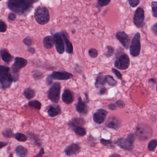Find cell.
<instances>
[{"label": "cell", "mask_w": 157, "mask_h": 157, "mask_svg": "<svg viewBox=\"0 0 157 157\" xmlns=\"http://www.w3.org/2000/svg\"><path fill=\"white\" fill-rule=\"evenodd\" d=\"M19 76V75L13 74L9 67L0 65V89L9 88L13 82L18 80Z\"/></svg>", "instance_id": "cell-1"}, {"label": "cell", "mask_w": 157, "mask_h": 157, "mask_svg": "<svg viewBox=\"0 0 157 157\" xmlns=\"http://www.w3.org/2000/svg\"><path fill=\"white\" fill-rule=\"evenodd\" d=\"M36 0H8V6L13 11L24 13L29 10Z\"/></svg>", "instance_id": "cell-2"}, {"label": "cell", "mask_w": 157, "mask_h": 157, "mask_svg": "<svg viewBox=\"0 0 157 157\" xmlns=\"http://www.w3.org/2000/svg\"><path fill=\"white\" fill-rule=\"evenodd\" d=\"M135 135L139 140L145 141L152 136L153 130L147 124H140L136 127Z\"/></svg>", "instance_id": "cell-3"}, {"label": "cell", "mask_w": 157, "mask_h": 157, "mask_svg": "<svg viewBox=\"0 0 157 157\" xmlns=\"http://www.w3.org/2000/svg\"><path fill=\"white\" fill-rule=\"evenodd\" d=\"M34 17L36 21L40 25H44L49 22V13L45 6H40L35 10Z\"/></svg>", "instance_id": "cell-4"}, {"label": "cell", "mask_w": 157, "mask_h": 157, "mask_svg": "<svg viewBox=\"0 0 157 157\" xmlns=\"http://www.w3.org/2000/svg\"><path fill=\"white\" fill-rule=\"evenodd\" d=\"M73 77V75L70 73L61 71H54L47 76L46 83L48 86H50L52 83V80H67Z\"/></svg>", "instance_id": "cell-5"}, {"label": "cell", "mask_w": 157, "mask_h": 157, "mask_svg": "<svg viewBox=\"0 0 157 157\" xmlns=\"http://www.w3.org/2000/svg\"><path fill=\"white\" fill-rule=\"evenodd\" d=\"M61 88L60 83L55 82L49 89L47 94L48 98L53 103L59 102L60 97Z\"/></svg>", "instance_id": "cell-6"}, {"label": "cell", "mask_w": 157, "mask_h": 157, "mask_svg": "<svg viewBox=\"0 0 157 157\" xmlns=\"http://www.w3.org/2000/svg\"><path fill=\"white\" fill-rule=\"evenodd\" d=\"M141 36L139 32L135 34L130 47V52L132 57H138L141 52Z\"/></svg>", "instance_id": "cell-7"}, {"label": "cell", "mask_w": 157, "mask_h": 157, "mask_svg": "<svg viewBox=\"0 0 157 157\" xmlns=\"http://www.w3.org/2000/svg\"><path fill=\"white\" fill-rule=\"evenodd\" d=\"M130 60L129 56L124 53L120 55L114 62L115 68L121 70H125L130 66Z\"/></svg>", "instance_id": "cell-8"}, {"label": "cell", "mask_w": 157, "mask_h": 157, "mask_svg": "<svg viewBox=\"0 0 157 157\" xmlns=\"http://www.w3.org/2000/svg\"><path fill=\"white\" fill-rule=\"evenodd\" d=\"M53 39L57 52L59 54H62L65 51V46L62 32H58L54 34Z\"/></svg>", "instance_id": "cell-9"}, {"label": "cell", "mask_w": 157, "mask_h": 157, "mask_svg": "<svg viewBox=\"0 0 157 157\" xmlns=\"http://www.w3.org/2000/svg\"><path fill=\"white\" fill-rule=\"evenodd\" d=\"M27 60L24 58L16 57L15 58L14 62L11 68V72L13 75H19V71L27 64Z\"/></svg>", "instance_id": "cell-10"}, {"label": "cell", "mask_w": 157, "mask_h": 157, "mask_svg": "<svg viewBox=\"0 0 157 157\" xmlns=\"http://www.w3.org/2000/svg\"><path fill=\"white\" fill-rule=\"evenodd\" d=\"M144 11L142 7H138L136 11L133 18L134 25L137 27H141L143 25L144 20Z\"/></svg>", "instance_id": "cell-11"}, {"label": "cell", "mask_w": 157, "mask_h": 157, "mask_svg": "<svg viewBox=\"0 0 157 157\" xmlns=\"http://www.w3.org/2000/svg\"><path fill=\"white\" fill-rule=\"evenodd\" d=\"M116 37L124 48L126 49L129 48L130 46V38L124 31H118L116 33Z\"/></svg>", "instance_id": "cell-12"}, {"label": "cell", "mask_w": 157, "mask_h": 157, "mask_svg": "<svg viewBox=\"0 0 157 157\" xmlns=\"http://www.w3.org/2000/svg\"><path fill=\"white\" fill-rule=\"evenodd\" d=\"M108 114V112L103 109H99L93 114L94 121L98 124H101L104 122Z\"/></svg>", "instance_id": "cell-13"}, {"label": "cell", "mask_w": 157, "mask_h": 157, "mask_svg": "<svg viewBox=\"0 0 157 157\" xmlns=\"http://www.w3.org/2000/svg\"><path fill=\"white\" fill-rule=\"evenodd\" d=\"M115 144L122 149L126 151H132L134 148L133 144L128 142L126 138H120L115 142Z\"/></svg>", "instance_id": "cell-14"}, {"label": "cell", "mask_w": 157, "mask_h": 157, "mask_svg": "<svg viewBox=\"0 0 157 157\" xmlns=\"http://www.w3.org/2000/svg\"><path fill=\"white\" fill-rule=\"evenodd\" d=\"M121 124V122L120 120L114 116L109 117L106 123V125L107 127L113 129H118Z\"/></svg>", "instance_id": "cell-15"}, {"label": "cell", "mask_w": 157, "mask_h": 157, "mask_svg": "<svg viewBox=\"0 0 157 157\" xmlns=\"http://www.w3.org/2000/svg\"><path fill=\"white\" fill-rule=\"evenodd\" d=\"M76 110L79 114L86 115L88 112V108L86 103L82 100L80 97L78 98V102L76 106Z\"/></svg>", "instance_id": "cell-16"}, {"label": "cell", "mask_w": 157, "mask_h": 157, "mask_svg": "<svg viewBox=\"0 0 157 157\" xmlns=\"http://www.w3.org/2000/svg\"><path fill=\"white\" fill-rule=\"evenodd\" d=\"M62 99L65 104H70L73 101L74 98L72 92L68 89H65L63 93Z\"/></svg>", "instance_id": "cell-17"}, {"label": "cell", "mask_w": 157, "mask_h": 157, "mask_svg": "<svg viewBox=\"0 0 157 157\" xmlns=\"http://www.w3.org/2000/svg\"><path fill=\"white\" fill-rule=\"evenodd\" d=\"M48 113L50 117H56L61 113V109L60 107L57 104L50 105L48 109Z\"/></svg>", "instance_id": "cell-18"}, {"label": "cell", "mask_w": 157, "mask_h": 157, "mask_svg": "<svg viewBox=\"0 0 157 157\" xmlns=\"http://www.w3.org/2000/svg\"><path fill=\"white\" fill-rule=\"evenodd\" d=\"M80 150V147L77 144H73L67 147L65 149V153L68 156L77 154Z\"/></svg>", "instance_id": "cell-19"}, {"label": "cell", "mask_w": 157, "mask_h": 157, "mask_svg": "<svg viewBox=\"0 0 157 157\" xmlns=\"http://www.w3.org/2000/svg\"><path fill=\"white\" fill-rule=\"evenodd\" d=\"M63 37L64 40V44L66 46V52L69 54H72L73 53V46L71 42L69 40L67 35L65 33L62 32Z\"/></svg>", "instance_id": "cell-20"}, {"label": "cell", "mask_w": 157, "mask_h": 157, "mask_svg": "<svg viewBox=\"0 0 157 157\" xmlns=\"http://www.w3.org/2000/svg\"><path fill=\"white\" fill-rule=\"evenodd\" d=\"M0 55L3 61L5 63H10L13 60V56L10 54L9 52L6 49H2L0 51Z\"/></svg>", "instance_id": "cell-21"}, {"label": "cell", "mask_w": 157, "mask_h": 157, "mask_svg": "<svg viewBox=\"0 0 157 157\" xmlns=\"http://www.w3.org/2000/svg\"><path fill=\"white\" fill-rule=\"evenodd\" d=\"M43 45L47 49H51L54 45L53 37L51 36H47L44 38L43 40Z\"/></svg>", "instance_id": "cell-22"}, {"label": "cell", "mask_w": 157, "mask_h": 157, "mask_svg": "<svg viewBox=\"0 0 157 157\" xmlns=\"http://www.w3.org/2000/svg\"><path fill=\"white\" fill-rule=\"evenodd\" d=\"M85 124V121L81 118H75L68 123V124L71 128L75 126H83Z\"/></svg>", "instance_id": "cell-23"}, {"label": "cell", "mask_w": 157, "mask_h": 157, "mask_svg": "<svg viewBox=\"0 0 157 157\" xmlns=\"http://www.w3.org/2000/svg\"><path fill=\"white\" fill-rule=\"evenodd\" d=\"M23 95L27 99H31L36 96V91L30 88H28L24 90Z\"/></svg>", "instance_id": "cell-24"}, {"label": "cell", "mask_w": 157, "mask_h": 157, "mask_svg": "<svg viewBox=\"0 0 157 157\" xmlns=\"http://www.w3.org/2000/svg\"><path fill=\"white\" fill-rule=\"evenodd\" d=\"M16 153L19 157H25L28 154L26 148L22 146H17L15 149Z\"/></svg>", "instance_id": "cell-25"}, {"label": "cell", "mask_w": 157, "mask_h": 157, "mask_svg": "<svg viewBox=\"0 0 157 157\" xmlns=\"http://www.w3.org/2000/svg\"><path fill=\"white\" fill-rule=\"evenodd\" d=\"M71 129L76 135L79 136H84L86 134V131L83 126H75Z\"/></svg>", "instance_id": "cell-26"}, {"label": "cell", "mask_w": 157, "mask_h": 157, "mask_svg": "<svg viewBox=\"0 0 157 157\" xmlns=\"http://www.w3.org/2000/svg\"><path fill=\"white\" fill-rule=\"evenodd\" d=\"M105 82L111 86H115L117 85V81L114 78L110 75H106L104 76Z\"/></svg>", "instance_id": "cell-27"}, {"label": "cell", "mask_w": 157, "mask_h": 157, "mask_svg": "<svg viewBox=\"0 0 157 157\" xmlns=\"http://www.w3.org/2000/svg\"><path fill=\"white\" fill-rule=\"evenodd\" d=\"M106 82L104 79V76L102 75H99L96 78L95 86L96 87L98 88L101 86H104L105 85Z\"/></svg>", "instance_id": "cell-28"}, {"label": "cell", "mask_w": 157, "mask_h": 157, "mask_svg": "<svg viewBox=\"0 0 157 157\" xmlns=\"http://www.w3.org/2000/svg\"><path fill=\"white\" fill-rule=\"evenodd\" d=\"M28 105L29 107L34 108L37 110H40L41 107V104L39 101L37 100H32L28 102Z\"/></svg>", "instance_id": "cell-29"}, {"label": "cell", "mask_w": 157, "mask_h": 157, "mask_svg": "<svg viewBox=\"0 0 157 157\" xmlns=\"http://www.w3.org/2000/svg\"><path fill=\"white\" fill-rule=\"evenodd\" d=\"M15 138L19 142H25L27 140L26 136L23 134L20 133H17L15 134Z\"/></svg>", "instance_id": "cell-30"}, {"label": "cell", "mask_w": 157, "mask_h": 157, "mask_svg": "<svg viewBox=\"0 0 157 157\" xmlns=\"http://www.w3.org/2000/svg\"><path fill=\"white\" fill-rule=\"evenodd\" d=\"M157 146V140L153 139L151 140L148 144V150L149 151H153L155 149Z\"/></svg>", "instance_id": "cell-31"}, {"label": "cell", "mask_w": 157, "mask_h": 157, "mask_svg": "<svg viewBox=\"0 0 157 157\" xmlns=\"http://www.w3.org/2000/svg\"><path fill=\"white\" fill-rule=\"evenodd\" d=\"M107 52L105 53V55L107 58H110L113 55L114 53V49L111 46H108L106 47Z\"/></svg>", "instance_id": "cell-32"}, {"label": "cell", "mask_w": 157, "mask_h": 157, "mask_svg": "<svg viewBox=\"0 0 157 157\" xmlns=\"http://www.w3.org/2000/svg\"><path fill=\"white\" fill-rule=\"evenodd\" d=\"M152 14L154 17L157 18V2H153L151 4Z\"/></svg>", "instance_id": "cell-33"}, {"label": "cell", "mask_w": 157, "mask_h": 157, "mask_svg": "<svg viewBox=\"0 0 157 157\" xmlns=\"http://www.w3.org/2000/svg\"><path fill=\"white\" fill-rule=\"evenodd\" d=\"M43 74L39 71H36L34 72V73L33 75V77L34 79L36 80H39L43 78Z\"/></svg>", "instance_id": "cell-34"}, {"label": "cell", "mask_w": 157, "mask_h": 157, "mask_svg": "<svg viewBox=\"0 0 157 157\" xmlns=\"http://www.w3.org/2000/svg\"><path fill=\"white\" fill-rule=\"evenodd\" d=\"M23 42L25 45L28 47H30L33 44L32 39L29 36H27L23 40Z\"/></svg>", "instance_id": "cell-35"}, {"label": "cell", "mask_w": 157, "mask_h": 157, "mask_svg": "<svg viewBox=\"0 0 157 157\" xmlns=\"http://www.w3.org/2000/svg\"><path fill=\"white\" fill-rule=\"evenodd\" d=\"M89 55L92 58H96L98 56V52L96 49L90 48L88 51Z\"/></svg>", "instance_id": "cell-36"}, {"label": "cell", "mask_w": 157, "mask_h": 157, "mask_svg": "<svg viewBox=\"0 0 157 157\" xmlns=\"http://www.w3.org/2000/svg\"><path fill=\"white\" fill-rule=\"evenodd\" d=\"M128 3L131 7H136L140 3V0H128Z\"/></svg>", "instance_id": "cell-37"}, {"label": "cell", "mask_w": 157, "mask_h": 157, "mask_svg": "<svg viewBox=\"0 0 157 157\" xmlns=\"http://www.w3.org/2000/svg\"><path fill=\"white\" fill-rule=\"evenodd\" d=\"M111 0H98V4L99 6H106L108 5L110 2Z\"/></svg>", "instance_id": "cell-38"}, {"label": "cell", "mask_w": 157, "mask_h": 157, "mask_svg": "<svg viewBox=\"0 0 157 157\" xmlns=\"http://www.w3.org/2000/svg\"><path fill=\"white\" fill-rule=\"evenodd\" d=\"M126 139L128 140V142H130L131 144H133L136 140V136L134 134L130 133L128 135Z\"/></svg>", "instance_id": "cell-39"}, {"label": "cell", "mask_w": 157, "mask_h": 157, "mask_svg": "<svg viewBox=\"0 0 157 157\" xmlns=\"http://www.w3.org/2000/svg\"><path fill=\"white\" fill-rule=\"evenodd\" d=\"M7 29V26L4 22L0 20V32L3 33L6 32Z\"/></svg>", "instance_id": "cell-40"}, {"label": "cell", "mask_w": 157, "mask_h": 157, "mask_svg": "<svg viewBox=\"0 0 157 157\" xmlns=\"http://www.w3.org/2000/svg\"><path fill=\"white\" fill-rule=\"evenodd\" d=\"M115 104H116L117 107L120 108V109H123L125 107V103L124 102V101L121 100L117 101L115 102Z\"/></svg>", "instance_id": "cell-41"}, {"label": "cell", "mask_w": 157, "mask_h": 157, "mask_svg": "<svg viewBox=\"0 0 157 157\" xmlns=\"http://www.w3.org/2000/svg\"><path fill=\"white\" fill-rule=\"evenodd\" d=\"M112 71L113 72L115 75V76H116L117 78L120 79H121L122 77V75L120 73V71H119L116 70V69H114V68H112Z\"/></svg>", "instance_id": "cell-42"}, {"label": "cell", "mask_w": 157, "mask_h": 157, "mask_svg": "<svg viewBox=\"0 0 157 157\" xmlns=\"http://www.w3.org/2000/svg\"><path fill=\"white\" fill-rule=\"evenodd\" d=\"M100 142H101L102 144L105 146H107L111 145L112 144V142L110 140H106L105 139H101L100 140Z\"/></svg>", "instance_id": "cell-43"}, {"label": "cell", "mask_w": 157, "mask_h": 157, "mask_svg": "<svg viewBox=\"0 0 157 157\" xmlns=\"http://www.w3.org/2000/svg\"><path fill=\"white\" fill-rule=\"evenodd\" d=\"M3 134L5 136H6V137H11V136H12V135H13V132H12L11 130H7L3 133Z\"/></svg>", "instance_id": "cell-44"}, {"label": "cell", "mask_w": 157, "mask_h": 157, "mask_svg": "<svg viewBox=\"0 0 157 157\" xmlns=\"http://www.w3.org/2000/svg\"><path fill=\"white\" fill-rule=\"evenodd\" d=\"M151 30L156 36H157V23H156L152 27Z\"/></svg>", "instance_id": "cell-45"}, {"label": "cell", "mask_w": 157, "mask_h": 157, "mask_svg": "<svg viewBox=\"0 0 157 157\" xmlns=\"http://www.w3.org/2000/svg\"><path fill=\"white\" fill-rule=\"evenodd\" d=\"M108 107H109V109L111 110H115V109H116V108H117L115 103H110L109 104Z\"/></svg>", "instance_id": "cell-46"}, {"label": "cell", "mask_w": 157, "mask_h": 157, "mask_svg": "<svg viewBox=\"0 0 157 157\" xmlns=\"http://www.w3.org/2000/svg\"><path fill=\"white\" fill-rule=\"evenodd\" d=\"M16 17V16L15 14H14V13H11L9 14V15L8 16V18L9 20H11V21H13L15 19Z\"/></svg>", "instance_id": "cell-47"}, {"label": "cell", "mask_w": 157, "mask_h": 157, "mask_svg": "<svg viewBox=\"0 0 157 157\" xmlns=\"http://www.w3.org/2000/svg\"><path fill=\"white\" fill-rule=\"evenodd\" d=\"M107 89L105 87H102L101 89L100 90L99 94L100 95H104V94H105L107 93Z\"/></svg>", "instance_id": "cell-48"}, {"label": "cell", "mask_w": 157, "mask_h": 157, "mask_svg": "<svg viewBox=\"0 0 157 157\" xmlns=\"http://www.w3.org/2000/svg\"><path fill=\"white\" fill-rule=\"evenodd\" d=\"M44 154V149L43 148H41L40 152H39L38 154L36 156L34 157H42L43 156V155Z\"/></svg>", "instance_id": "cell-49"}, {"label": "cell", "mask_w": 157, "mask_h": 157, "mask_svg": "<svg viewBox=\"0 0 157 157\" xmlns=\"http://www.w3.org/2000/svg\"><path fill=\"white\" fill-rule=\"evenodd\" d=\"M28 51L29 52H30V53H32V54H34L36 52V50L33 48H29Z\"/></svg>", "instance_id": "cell-50"}, {"label": "cell", "mask_w": 157, "mask_h": 157, "mask_svg": "<svg viewBox=\"0 0 157 157\" xmlns=\"http://www.w3.org/2000/svg\"><path fill=\"white\" fill-rule=\"evenodd\" d=\"M84 95L85 96V99L84 101H85V103H88L89 101V99L88 96L87 94L86 93H84Z\"/></svg>", "instance_id": "cell-51"}, {"label": "cell", "mask_w": 157, "mask_h": 157, "mask_svg": "<svg viewBox=\"0 0 157 157\" xmlns=\"http://www.w3.org/2000/svg\"><path fill=\"white\" fill-rule=\"evenodd\" d=\"M6 145H7V144L5 142H0V149L4 147Z\"/></svg>", "instance_id": "cell-52"}, {"label": "cell", "mask_w": 157, "mask_h": 157, "mask_svg": "<svg viewBox=\"0 0 157 157\" xmlns=\"http://www.w3.org/2000/svg\"><path fill=\"white\" fill-rule=\"evenodd\" d=\"M109 157H121L120 155H118V154H113V155H111Z\"/></svg>", "instance_id": "cell-53"}, {"label": "cell", "mask_w": 157, "mask_h": 157, "mask_svg": "<svg viewBox=\"0 0 157 157\" xmlns=\"http://www.w3.org/2000/svg\"><path fill=\"white\" fill-rule=\"evenodd\" d=\"M9 157H13V155H12V154H10V155H9Z\"/></svg>", "instance_id": "cell-54"}, {"label": "cell", "mask_w": 157, "mask_h": 157, "mask_svg": "<svg viewBox=\"0 0 157 157\" xmlns=\"http://www.w3.org/2000/svg\"><path fill=\"white\" fill-rule=\"evenodd\" d=\"M156 89H157V86Z\"/></svg>", "instance_id": "cell-55"}, {"label": "cell", "mask_w": 157, "mask_h": 157, "mask_svg": "<svg viewBox=\"0 0 157 157\" xmlns=\"http://www.w3.org/2000/svg\"><path fill=\"white\" fill-rule=\"evenodd\" d=\"M0 1H2V0H0Z\"/></svg>", "instance_id": "cell-56"}]
</instances>
